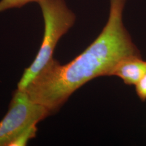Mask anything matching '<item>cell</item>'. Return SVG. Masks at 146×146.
Instances as JSON below:
<instances>
[{"label":"cell","instance_id":"cell-1","mask_svg":"<svg viewBox=\"0 0 146 146\" xmlns=\"http://www.w3.org/2000/svg\"><path fill=\"white\" fill-rule=\"evenodd\" d=\"M126 0H110V15L99 35L72 61L52 58L24 89L30 99L56 112L77 89L94 78L110 76L122 60L140 56L123 22Z\"/></svg>","mask_w":146,"mask_h":146},{"label":"cell","instance_id":"cell-5","mask_svg":"<svg viewBox=\"0 0 146 146\" xmlns=\"http://www.w3.org/2000/svg\"><path fill=\"white\" fill-rule=\"evenodd\" d=\"M41 0H1L0 12L14 8H21L32 2H38Z\"/></svg>","mask_w":146,"mask_h":146},{"label":"cell","instance_id":"cell-4","mask_svg":"<svg viewBox=\"0 0 146 146\" xmlns=\"http://www.w3.org/2000/svg\"><path fill=\"white\" fill-rule=\"evenodd\" d=\"M146 74V61L140 56H131L122 60L113 69L110 76L121 78L125 84L135 85Z\"/></svg>","mask_w":146,"mask_h":146},{"label":"cell","instance_id":"cell-6","mask_svg":"<svg viewBox=\"0 0 146 146\" xmlns=\"http://www.w3.org/2000/svg\"><path fill=\"white\" fill-rule=\"evenodd\" d=\"M136 94L142 101L146 100V74L136 84Z\"/></svg>","mask_w":146,"mask_h":146},{"label":"cell","instance_id":"cell-2","mask_svg":"<svg viewBox=\"0 0 146 146\" xmlns=\"http://www.w3.org/2000/svg\"><path fill=\"white\" fill-rule=\"evenodd\" d=\"M44 23V31L39 51L33 62L26 68L17 84L24 89L49 61L52 58L54 49L60 39L73 27L76 17L68 8L64 0H41Z\"/></svg>","mask_w":146,"mask_h":146},{"label":"cell","instance_id":"cell-3","mask_svg":"<svg viewBox=\"0 0 146 146\" xmlns=\"http://www.w3.org/2000/svg\"><path fill=\"white\" fill-rule=\"evenodd\" d=\"M49 115L45 107L30 99L24 89L17 88L7 113L0 122V146H13L36 132L37 123Z\"/></svg>","mask_w":146,"mask_h":146}]
</instances>
